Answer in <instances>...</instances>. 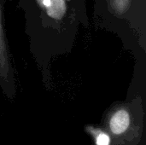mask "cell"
Segmentation results:
<instances>
[{
	"instance_id": "obj_1",
	"label": "cell",
	"mask_w": 146,
	"mask_h": 145,
	"mask_svg": "<svg viewBox=\"0 0 146 145\" xmlns=\"http://www.w3.org/2000/svg\"><path fill=\"white\" fill-rule=\"evenodd\" d=\"M12 68L3 26L2 8L0 3V79L8 82L12 79Z\"/></svg>"
},
{
	"instance_id": "obj_2",
	"label": "cell",
	"mask_w": 146,
	"mask_h": 145,
	"mask_svg": "<svg viewBox=\"0 0 146 145\" xmlns=\"http://www.w3.org/2000/svg\"><path fill=\"white\" fill-rule=\"evenodd\" d=\"M44 9L45 14L56 21H62L67 14L68 5L66 0H36Z\"/></svg>"
},
{
	"instance_id": "obj_3",
	"label": "cell",
	"mask_w": 146,
	"mask_h": 145,
	"mask_svg": "<svg viewBox=\"0 0 146 145\" xmlns=\"http://www.w3.org/2000/svg\"><path fill=\"white\" fill-rule=\"evenodd\" d=\"M130 125V116L127 110L119 109L111 117L110 127L113 133L121 134L126 132Z\"/></svg>"
},
{
	"instance_id": "obj_4",
	"label": "cell",
	"mask_w": 146,
	"mask_h": 145,
	"mask_svg": "<svg viewBox=\"0 0 146 145\" xmlns=\"http://www.w3.org/2000/svg\"><path fill=\"white\" fill-rule=\"evenodd\" d=\"M132 0H108L111 11L116 15H122L127 12L131 6Z\"/></svg>"
},
{
	"instance_id": "obj_5",
	"label": "cell",
	"mask_w": 146,
	"mask_h": 145,
	"mask_svg": "<svg viewBox=\"0 0 146 145\" xmlns=\"http://www.w3.org/2000/svg\"><path fill=\"white\" fill-rule=\"evenodd\" d=\"M110 137L102 132H98L96 135V144L97 145H110Z\"/></svg>"
}]
</instances>
